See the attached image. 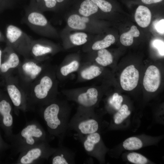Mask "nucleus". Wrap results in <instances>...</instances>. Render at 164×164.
<instances>
[{"label":"nucleus","instance_id":"obj_1","mask_svg":"<svg viewBox=\"0 0 164 164\" xmlns=\"http://www.w3.org/2000/svg\"><path fill=\"white\" fill-rule=\"evenodd\" d=\"M57 87L56 70L48 65L26 93L28 110L40 108L56 99Z\"/></svg>","mask_w":164,"mask_h":164},{"label":"nucleus","instance_id":"obj_2","mask_svg":"<svg viewBox=\"0 0 164 164\" xmlns=\"http://www.w3.org/2000/svg\"><path fill=\"white\" fill-rule=\"evenodd\" d=\"M57 98L40 108L49 134L62 140L68 128L70 109Z\"/></svg>","mask_w":164,"mask_h":164},{"label":"nucleus","instance_id":"obj_3","mask_svg":"<svg viewBox=\"0 0 164 164\" xmlns=\"http://www.w3.org/2000/svg\"><path fill=\"white\" fill-rule=\"evenodd\" d=\"M50 138L38 122L33 120L27 123L19 133L13 134L8 139L13 153L16 154L34 145L49 142Z\"/></svg>","mask_w":164,"mask_h":164},{"label":"nucleus","instance_id":"obj_4","mask_svg":"<svg viewBox=\"0 0 164 164\" xmlns=\"http://www.w3.org/2000/svg\"><path fill=\"white\" fill-rule=\"evenodd\" d=\"M32 58H25L17 69L16 75L26 94L48 65Z\"/></svg>","mask_w":164,"mask_h":164},{"label":"nucleus","instance_id":"obj_5","mask_svg":"<svg viewBox=\"0 0 164 164\" xmlns=\"http://www.w3.org/2000/svg\"><path fill=\"white\" fill-rule=\"evenodd\" d=\"M6 45L11 47L24 58H30V48L32 39L26 33L14 25H8L5 33Z\"/></svg>","mask_w":164,"mask_h":164},{"label":"nucleus","instance_id":"obj_6","mask_svg":"<svg viewBox=\"0 0 164 164\" xmlns=\"http://www.w3.org/2000/svg\"><path fill=\"white\" fill-rule=\"evenodd\" d=\"M2 81L6 92L12 104L15 114L18 115L20 111H28L26 95L16 76L14 75L13 73L10 74L5 76Z\"/></svg>","mask_w":164,"mask_h":164},{"label":"nucleus","instance_id":"obj_7","mask_svg":"<svg viewBox=\"0 0 164 164\" xmlns=\"http://www.w3.org/2000/svg\"><path fill=\"white\" fill-rule=\"evenodd\" d=\"M68 127L85 135L97 132L99 124L90 112V108L80 107L69 122Z\"/></svg>","mask_w":164,"mask_h":164},{"label":"nucleus","instance_id":"obj_8","mask_svg":"<svg viewBox=\"0 0 164 164\" xmlns=\"http://www.w3.org/2000/svg\"><path fill=\"white\" fill-rule=\"evenodd\" d=\"M48 142H43L22 152L19 153L16 163L35 164L47 160L56 150V149L51 147Z\"/></svg>","mask_w":164,"mask_h":164},{"label":"nucleus","instance_id":"obj_9","mask_svg":"<svg viewBox=\"0 0 164 164\" xmlns=\"http://www.w3.org/2000/svg\"><path fill=\"white\" fill-rule=\"evenodd\" d=\"M12 104L6 92L0 94V127L8 138L13 134V124Z\"/></svg>","mask_w":164,"mask_h":164},{"label":"nucleus","instance_id":"obj_10","mask_svg":"<svg viewBox=\"0 0 164 164\" xmlns=\"http://www.w3.org/2000/svg\"><path fill=\"white\" fill-rule=\"evenodd\" d=\"M21 62L18 53L11 47L6 45L3 50L2 56L0 71V77L2 81L5 76L16 70Z\"/></svg>","mask_w":164,"mask_h":164},{"label":"nucleus","instance_id":"obj_11","mask_svg":"<svg viewBox=\"0 0 164 164\" xmlns=\"http://www.w3.org/2000/svg\"><path fill=\"white\" fill-rule=\"evenodd\" d=\"M24 21L32 31L38 34L45 33L49 25L47 19L41 12L30 8L26 11Z\"/></svg>","mask_w":164,"mask_h":164},{"label":"nucleus","instance_id":"obj_12","mask_svg":"<svg viewBox=\"0 0 164 164\" xmlns=\"http://www.w3.org/2000/svg\"><path fill=\"white\" fill-rule=\"evenodd\" d=\"M139 73L134 66L130 65L126 67L121 73L120 81L122 88L126 91H131L137 86Z\"/></svg>","mask_w":164,"mask_h":164},{"label":"nucleus","instance_id":"obj_13","mask_svg":"<svg viewBox=\"0 0 164 164\" xmlns=\"http://www.w3.org/2000/svg\"><path fill=\"white\" fill-rule=\"evenodd\" d=\"M161 74L159 69L155 66L151 65L147 68L143 80L145 89L149 92H154L160 84Z\"/></svg>","mask_w":164,"mask_h":164},{"label":"nucleus","instance_id":"obj_14","mask_svg":"<svg viewBox=\"0 0 164 164\" xmlns=\"http://www.w3.org/2000/svg\"><path fill=\"white\" fill-rule=\"evenodd\" d=\"M54 49L50 45L46 44L40 39L32 40L30 50V57L36 60L42 61L46 56L53 53Z\"/></svg>","mask_w":164,"mask_h":164},{"label":"nucleus","instance_id":"obj_15","mask_svg":"<svg viewBox=\"0 0 164 164\" xmlns=\"http://www.w3.org/2000/svg\"><path fill=\"white\" fill-rule=\"evenodd\" d=\"M98 95L96 88L91 87L85 91L76 95L73 99L80 105V107L91 108L97 102Z\"/></svg>","mask_w":164,"mask_h":164},{"label":"nucleus","instance_id":"obj_16","mask_svg":"<svg viewBox=\"0 0 164 164\" xmlns=\"http://www.w3.org/2000/svg\"><path fill=\"white\" fill-rule=\"evenodd\" d=\"M85 136L83 142L84 148L89 155L94 156L97 148L101 142V135L97 132Z\"/></svg>","mask_w":164,"mask_h":164},{"label":"nucleus","instance_id":"obj_17","mask_svg":"<svg viewBox=\"0 0 164 164\" xmlns=\"http://www.w3.org/2000/svg\"><path fill=\"white\" fill-rule=\"evenodd\" d=\"M51 156L52 164H68L73 162L74 156L72 152L64 148L60 147L56 149Z\"/></svg>","mask_w":164,"mask_h":164},{"label":"nucleus","instance_id":"obj_18","mask_svg":"<svg viewBox=\"0 0 164 164\" xmlns=\"http://www.w3.org/2000/svg\"><path fill=\"white\" fill-rule=\"evenodd\" d=\"M135 17L136 22L140 26L145 28L150 23L151 13L147 7L139 5L136 9Z\"/></svg>","mask_w":164,"mask_h":164},{"label":"nucleus","instance_id":"obj_19","mask_svg":"<svg viewBox=\"0 0 164 164\" xmlns=\"http://www.w3.org/2000/svg\"><path fill=\"white\" fill-rule=\"evenodd\" d=\"M139 35V31L137 27L132 26L128 31L124 33L121 35L120 37L121 43L125 46H130L133 43L134 37H138Z\"/></svg>","mask_w":164,"mask_h":164},{"label":"nucleus","instance_id":"obj_20","mask_svg":"<svg viewBox=\"0 0 164 164\" xmlns=\"http://www.w3.org/2000/svg\"><path fill=\"white\" fill-rule=\"evenodd\" d=\"M98 10L97 6L91 0H85L81 4L79 12L82 15L87 17L95 13Z\"/></svg>","mask_w":164,"mask_h":164},{"label":"nucleus","instance_id":"obj_21","mask_svg":"<svg viewBox=\"0 0 164 164\" xmlns=\"http://www.w3.org/2000/svg\"><path fill=\"white\" fill-rule=\"evenodd\" d=\"M101 73V69L98 67L92 65L82 70L80 73V75L83 79L90 80L98 77Z\"/></svg>","mask_w":164,"mask_h":164},{"label":"nucleus","instance_id":"obj_22","mask_svg":"<svg viewBox=\"0 0 164 164\" xmlns=\"http://www.w3.org/2000/svg\"><path fill=\"white\" fill-rule=\"evenodd\" d=\"M97 54L98 56L95 60L96 62L100 65L106 67L112 63V56L107 50L105 49L99 50Z\"/></svg>","mask_w":164,"mask_h":164},{"label":"nucleus","instance_id":"obj_23","mask_svg":"<svg viewBox=\"0 0 164 164\" xmlns=\"http://www.w3.org/2000/svg\"><path fill=\"white\" fill-rule=\"evenodd\" d=\"M142 141L139 138L131 137L126 139L123 142L124 148L128 150H135L139 149L143 146Z\"/></svg>","mask_w":164,"mask_h":164},{"label":"nucleus","instance_id":"obj_24","mask_svg":"<svg viewBox=\"0 0 164 164\" xmlns=\"http://www.w3.org/2000/svg\"><path fill=\"white\" fill-rule=\"evenodd\" d=\"M131 113V112L129 110L128 106L125 104L123 105L114 115V123L117 125L121 124Z\"/></svg>","mask_w":164,"mask_h":164},{"label":"nucleus","instance_id":"obj_25","mask_svg":"<svg viewBox=\"0 0 164 164\" xmlns=\"http://www.w3.org/2000/svg\"><path fill=\"white\" fill-rule=\"evenodd\" d=\"M115 42L114 37L112 35L109 34L106 36L103 39L94 43L92 48L96 50L104 49L110 46Z\"/></svg>","mask_w":164,"mask_h":164},{"label":"nucleus","instance_id":"obj_26","mask_svg":"<svg viewBox=\"0 0 164 164\" xmlns=\"http://www.w3.org/2000/svg\"><path fill=\"white\" fill-rule=\"evenodd\" d=\"M67 23L70 27L76 29H84L86 27V23L82 21L81 18L77 14H73L70 16Z\"/></svg>","mask_w":164,"mask_h":164},{"label":"nucleus","instance_id":"obj_27","mask_svg":"<svg viewBox=\"0 0 164 164\" xmlns=\"http://www.w3.org/2000/svg\"><path fill=\"white\" fill-rule=\"evenodd\" d=\"M79 66V63L78 61L73 60L68 64L62 66L60 69L59 72L61 75L66 76L71 73L77 71Z\"/></svg>","mask_w":164,"mask_h":164},{"label":"nucleus","instance_id":"obj_28","mask_svg":"<svg viewBox=\"0 0 164 164\" xmlns=\"http://www.w3.org/2000/svg\"><path fill=\"white\" fill-rule=\"evenodd\" d=\"M127 158L129 162L135 164H145L148 162V159L146 157L135 152L128 153L127 155Z\"/></svg>","mask_w":164,"mask_h":164},{"label":"nucleus","instance_id":"obj_29","mask_svg":"<svg viewBox=\"0 0 164 164\" xmlns=\"http://www.w3.org/2000/svg\"><path fill=\"white\" fill-rule=\"evenodd\" d=\"M87 36L84 32H77L71 35L70 37L71 42L76 45H80L85 43Z\"/></svg>","mask_w":164,"mask_h":164},{"label":"nucleus","instance_id":"obj_30","mask_svg":"<svg viewBox=\"0 0 164 164\" xmlns=\"http://www.w3.org/2000/svg\"><path fill=\"white\" fill-rule=\"evenodd\" d=\"M123 98L118 93H114L108 100L109 105L116 110H119L121 106Z\"/></svg>","mask_w":164,"mask_h":164},{"label":"nucleus","instance_id":"obj_31","mask_svg":"<svg viewBox=\"0 0 164 164\" xmlns=\"http://www.w3.org/2000/svg\"><path fill=\"white\" fill-rule=\"evenodd\" d=\"M102 11L106 12H110L112 9L111 5L105 0H91Z\"/></svg>","mask_w":164,"mask_h":164},{"label":"nucleus","instance_id":"obj_32","mask_svg":"<svg viewBox=\"0 0 164 164\" xmlns=\"http://www.w3.org/2000/svg\"><path fill=\"white\" fill-rule=\"evenodd\" d=\"M154 46L158 50L160 54L164 56V42L160 40H155L153 42Z\"/></svg>","mask_w":164,"mask_h":164},{"label":"nucleus","instance_id":"obj_33","mask_svg":"<svg viewBox=\"0 0 164 164\" xmlns=\"http://www.w3.org/2000/svg\"><path fill=\"white\" fill-rule=\"evenodd\" d=\"M164 19H162L158 22L155 25V29L159 32L164 34Z\"/></svg>","mask_w":164,"mask_h":164},{"label":"nucleus","instance_id":"obj_34","mask_svg":"<svg viewBox=\"0 0 164 164\" xmlns=\"http://www.w3.org/2000/svg\"><path fill=\"white\" fill-rule=\"evenodd\" d=\"M46 8L51 9L55 7L56 4V0H44Z\"/></svg>","mask_w":164,"mask_h":164},{"label":"nucleus","instance_id":"obj_35","mask_svg":"<svg viewBox=\"0 0 164 164\" xmlns=\"http://www.w3.org/2000/svg\"><path fill=\"white\" fill-rule=\"evenodd\" d=\"M162 0H141L142 2L147 4L156 3L161 2Z\"/></svg>","mask_w":164,"mask_h":164},{"label":"nucleus","instance_id":"obj_36","mask_svg":"<svg viewBox=\"0 0 164 164\" xmlns=\"http://www.w3.org/2000/svg\"><path fill=\"white\" fill-rule=\"evenodd\" d=\"M5 37L2 32L0 31V42H5Z\"/></svg>","mask_w":164,"mask_h":164},{"label":"nucleus","instance_id":"obj_37","mask_svg":"<svg viewBox=\"0 0 164 164\" xmlns=\"http://www.w3.org/2000/svg\"><path fill=\"white\" fill-rule=\"evenodd\" d=\"M3 50L2 48L0 46V71L2 63V53Z\"/></svg>","mask_w":164,"mask_h":164},{"label":"nucleus","instance_id":"obj_38","mask_svg":"<svg viewBox=\"0 0 164 164\" xmlns=\"http://www.w3.org/2000/svg\"><path fill=\"white\" fill-rule=\"evenodd\" d=\"M81 19L82 21L85 23L89 21V19L86 17H82Z\"/></svg>","mask_w":164,"mask_h":164},{"label":"nucleus","instance_id":"obj_39","mask_svg":"<svg viewBox=\"0 0 164 164\" xmlns=\"http://www.w3.org/2000/svg\"><path fill=\"white\" fill-rule=\"evenodd\" d=\"M56 0L57 2L59 3H60L63 2L64 0Z\"/></svg>","mask_w":164,"mask_h":164},{"label":"nucleus","instance_id":"obj_40","mask_svg":"<svg viewBox=\"0 0 164 164\" xmlns=\"http://www.w3.org/2000/svg\"><path fill=\"white\" fill-rule=\"evenodd\" d=\"M2 85H4L2 81L0 80V86Z\"/></svg>","mask_w":164,"mask_h":164},{"label":"nucleus","instance_id":"obj_41","mask_svg":"<svg viewBox=\"0 0 164 164\" xmlns=\"http://www.w3.org/2000/svg\"><path fill=\"white\" fill-rule=\"evenodd\" d=\"M2 90L0 88V94L1 93V92H2Z\"/></svg>","mask_w":164,"mask_h":164},{"label":"nucleus","instance_id":"obj_42","mask_svg":"<svg viewBox=\"0 0 164 164\" xmlns=\"http://www.w3.org/2000/svg\"><path fill=\"white\" fill-rule=\"evenodd\" d=\"M1 137V135H0V137Z\"/></svg>","mask_w":164,"mask_h":164}]
</instances>
